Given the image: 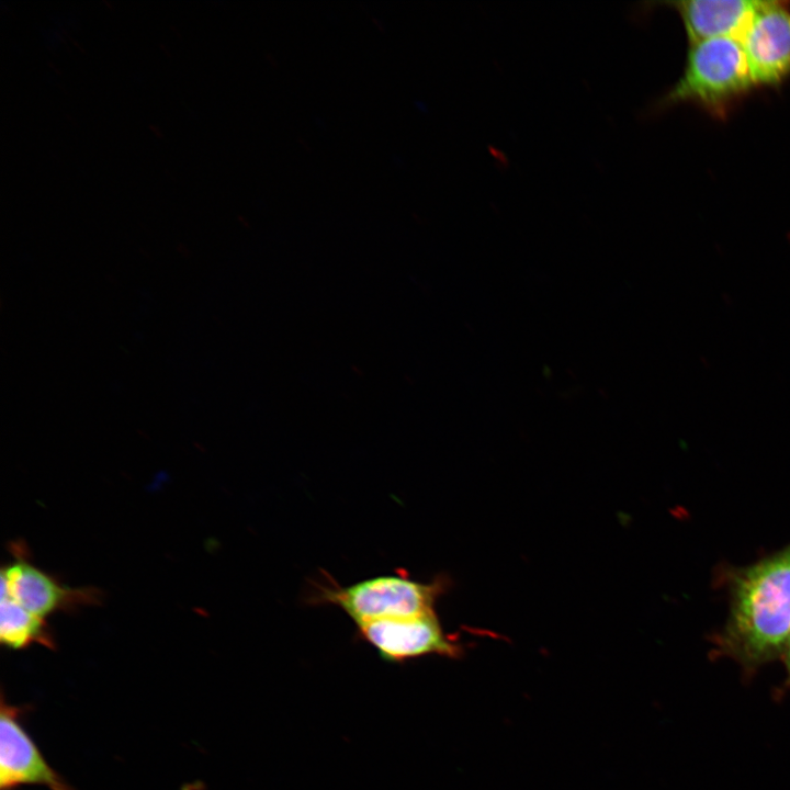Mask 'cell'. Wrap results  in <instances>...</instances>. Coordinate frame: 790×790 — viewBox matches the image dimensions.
I'll return each instance as SVG.
<instances>
[{
  "label": "cell",
  "mask_w": 790,
  "mask_h": 790,
  "mask_svg": "<svg viewBox=\"0 0 790 790\" xmlns=\"http://www.w3.org/2000/svg\"><path fill=\"white\" fill-rule=\"evenodd\" d=\"M789 634L790 545L732 578L729 620L716 639V651L752 675L782 657Z\"/></svg>",
  "instance_id": "6da1fadb"
},
{
  "label": "cell",
  "mask_w": 790,
  "mask_h": 790,
  "mask_svg": "<svg viewBox=\"0 0 790 790\" xmlns=\"http://www.w3.org/2000/svg\"><path fill=\"white\" fill-rule=\"evenodd\" d=\"M753 86L738 40H706L691 44L682 75L655 106L691 102L722 115Z\"/></svg>",
  "instance_id": "7a4b0ae2"
},
{
  "label": "cell",
  "mask_w": 790,
  "mask_h": 790,
  "mask_svg": "<svg viewBox=\"0 0 790 790\" xmlns=\"http://www.w3.org/2000/svg\"><path fill=\"white\" fill-rule=\"evenodd\" d=\"M445 588L444 578L421 583L404 575H385L346 587H320L314 602L339 607L359 625L435 610V603Z\"/></svg>",
  "instance_id": "3957f363"
},
{
  "label": "cell",
  "mask_w": 790,
  "mask_h": 790,
  "mask_svg": "<svg viewBox=\"0 0 790 790\" xmlns=\"http://www.w3.org/2000/svg\"><path fill=\"white\" fill-rule=\"evenodd\" d=\"M13 560L1 568V597H8L31 613L46 619L57 612H75L102 602L95 587H68L38 568L29 558L26 544H10Z\"/></svg>",
  "instance_id": "277c9868"
},
{
  "label": "cell",
  "mask_w": 790,
  "mask_h": 790,
  "mask_svg": "<svg viewBox=\"0 0 790 790\" xmlns=\"http://www.w3.org/2000/svg\"><path fill=\"white\" fill-rule=\"evenodd\" d=\"M358 632L388 663H403L425 655L455 659L464 654L462 644L445 634L435 610L359 624Z\"/></svg>",
  "instance_id": "5b68a950"
},
{
  "label": "cell",
  "mask_w": 790,
  "mask_h": 790,
  "mask_svg": "<svg viewBox=\"0 0 790 790\" xmlns=\"http://www.w3.org/2000/svg\"><path fill=\"white\" fill-rule=\"evenodd\" d=\"M789 5L761 1L740 38L754 84L776 86L790 75Z\"/></svg>",
  "instance_id": "8992f818"
},
{
  "label": "cell",
  "mask_w": 790,
  "mask_h": 790,
  "mask_svg": "<svg viewBox=\"0 0 790 790\" xmlns=\"http://www.w3.org/2000/svg\"><path fill=\"white\" fill-rule=\"evenodd\" d=\"M0 790L24 785L45 786L49 790H75L54 770L22 724L26 707L0 703Z\"/></svg>",
  "instance_id": "52a82bcc"
},
{
  "label": "cell",
  "mask_w": 790,
  "mask_h": 790,
  "mask_svg": "<svg viewBox=\"0 0 790 790\" xmlns=\"http://www.w3.org/2000/svg\"><path fill=\"white\" fill-rule=\"evenodd\" d=\"M690 43L732 37L740 41L761 4L757 0H689L670 2Z\"/></svg>",
  "instance_id": "ba28073f"
},
{
  "label": "cell",
  "mask_w": 790,
  "mask_h": 790,
  "mask_svg": "<svg viewBox=\"0 0 790 790\" xmlns=\"http://www.w3.org/2000/svg\"><path fill=\"white\" fill-rule=\"evenodd\" d=\"M0 642L11 650H24L32 644L56 648L54 633L46 619L31 613L8 597H1Z\"/></svg>",
  "instance_id": "9c48e42d"
},
{
  "label": "cell",
  "mask_w": 790,
  "mask_h": 790,
  "mask_svg": "<svg viewBox=\"0 0 790 790\" xmlns=\"http://www.w3.org/2000/svg\"><path fill=\"white\" fill-rule=\"evenodd\" d=\"M782 659L786 666L787 670V679H786V687H790V634L786 644L785 652L782 654Z\"/></svg>",
  "instance_id": "30bf717a"
}]
</instances>
